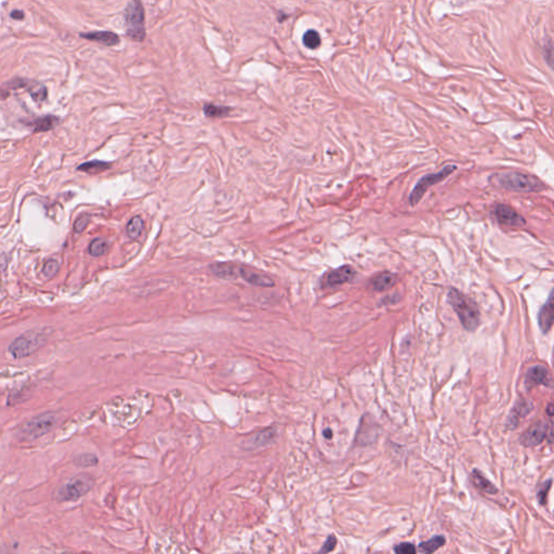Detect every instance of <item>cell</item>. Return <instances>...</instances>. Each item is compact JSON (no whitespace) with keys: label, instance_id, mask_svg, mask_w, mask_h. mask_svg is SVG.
I'll return each instance as SVG.
<instances>
[{"label":"cell","instance_id":"cell-15","mask_svg":"<svg viewBox=\"0 0 554 554\" xmlns=\"http://www.w3.org/2000/svg\"><path fill=\"white\" fill-rule=\"evenodd\" d=\"M209 270L211 274L217 276L218 279L225 280V281H233L238 277V270L239 266H236L232 263H214L210 264Z\"/></svg>","mask_w":554,"mask_h":554},{"label":"cell","instance_id":"cell-7","mask_svg":"<svg viewBox=\"0 0 554 554\" xmlns=\"http://www.w3.org/2000/svg\"><path fill=\"white\" fill-rule=\"evenodd\" d=\"M456 170H457V166L447 165L436 174H429V175H426L425 177H422L417 182V184L414 185L413 190L411 191L409 195L410 206L418 205V202L422 199L423 196H425V194L427 193V191L431 186L444 181L446 178H448L452 174H454Z\"/></svg>","mask_w":554,"mask_h":554},{"label":"cell","instance_id":"cell-16","mask_svg":"<svg viewBox=\"0 0 554 554\" xmlns=\"http://www.w3.org/2000/svg\"><path fill=\"white\" fill-rule=\"evenodd\" d=\"M539 328L543 333H547L552 328L553 324V291L550 292L548 301L540 308L538 314Z\"/></svg>","mask_w":554,"mask_h":554},{"label":"cell","instance_id":"cell-26","mask_svg":"<svg viewBox=\"0 0 554 554\" xmlns=\"http://www.w3.org/2000/svg\"><path fill=\"white\" fill-rule=\"evenodd\" d=\"M109 249V243L103 238H94L89 245V254L93 257H101Z\"/></svg>","mask_w":554,"mask_h":554},{"label":"cell","instance_id":"cell-22","mask_svg":"<svg viewBox=\"0 0 554 554\" xmlns=\"http://www.w3.org/2000/svg\"><path fill=\"white\" fill-rule=\"evenodd\" d=\"M110 167H111V164H109V162L101 161V160H91V161H87V162H84V164H81L77 168V170L84 171V172H87V174L95 175V174L102 172V171L108 170Z\"/></svg>","mask_w":554,"mask_h":554},{"label":"cell","instance_id":"cell-6","mask_svg":"<svg viewBox=\"0 0 554 554\" xmlns=\"http://www.w3.org/2000/svg\"><path fill=\"white\" fill-rule=\"evenodd\" d=\"M94 479L88 474H80L71 478L56 494L59 501H76L92 490Z\"/></svg>","mask_w":554,"mask_h":554},{"label":"cell","instance_id":"cell-34","mask_svg":"<svg viewBox=\"0 0 554 554\" xmlns=\"http://www.w3.org/2000/svg\"><path fill=\"white\" fill-rule=\"evenodd\" d=\"M11 18L14 19V20H23L24 19V13L21 10H14V11L11 12Z\"/></svg>","mask_w":554,"mask_h":554},{"label":"cell","instance_id":"cell-24","mask_svg":"<svg viewBox=\"0 0 554 554\" xmlns=\"http://www.w3.org/2000/svg\"><path fill=\"white\" fill-rule=\"evenodd\" d=\"M144 222L140 216H135L127 224V234L130 238H137L143 232Z\"/></svg>","mask_w":554,"mask_h":554},{"label":"cell","instance_id":"cell-11","mask_svg":"<svg viewBox=\"0 0 554 554\" xmlns=\"http://www.w3.org/2000/svg\"><path fill=\"white\" fill-rule=\"evenodd\" d=\"M494 215L500 224L512 226V227H521L526 224L525 219L518 215L516 211L507 206V205H497L494 210Z\"/></svg>","mask_w":554,"mask_h":554},{"label":"cell","instance_id":"cell-13","mask_svg":"<svg viewBox=\"0 0 554 554\" xmlns=\"http://www.w3.org/2000/svg\"><path fill=\"white\" fill-rule=\"evenodd\" d=\"M238 277H240V279L245 281L246 283L252 285V286H257V287L268 288V287H273L275 285L273 280H271L268 276L260 274V273H256L245 266H239Z\"/></svg>","mask_w":554,"mask_h":554},{"label":"cell","instance_id":"cell-17","mask_svg":"<svg viewBox=\"0 0 554 554\" xmlns=\"http://www.w3.org/2000/svg\"><path fill=\"white\" fill-rule=\"evenodd\" d=\"M396 275L390 272H384L378 274L376 277H373L371 281V286L373 290L376 291H386L394 286L396 284Z\"/></svg>","mask_w":554,"mask_h":554},{"label":"cell","instance_id":"cell-35","mask_svg":"<svg viewBox=\"0 0 554 554\" xmlns=\"http://www.w3.org/2000/svg\"><path fill=\"white\" fill-rule=\"evenodd\" d=\"M331 430L330 429H326L324 430V436L327 437V438H330L331 437Z\"/></svg>","mask_w":554,"mask_h":554},{"label":"cell","instance_id":"cell-29","mask_svg":"<svg viewBox=\"0 0 554 554\" xmlns=\"http://www.w3.org/2000/svg\"><path fill=\"white\" fill-rule=\"evenodd\" d=\"M59 268H60L59 263L56 262L55 260H49V261H47L44 265L43 273L47 279H52V277L55 276L56 273L59 272Z\"/></svg>","mask_w":554,"mask_h":554},{"label":"cell","instance_id":"cell-18","mask_svg":"<svg viewBox=\"0 0 554 554\" xmlns=\"http://www.w3.org/2000/svg\"><path fill=\"white\" fill-rule=\"evenodd\" d=\"M532 409H533V406H532L531 403L522 401V400L518 401V403L514 406V408H513V410L510 413L509 421H508L509 428L510 429H515L517 427L518 420L521 418L525 417L527 413H529L532 411Z\"/></svg>","mask_w":554,"mask_h":554},{"label":"cell","instance_id":"cell-31","mask_svg":"<svg viewBox=\"0 0 554 554\" xmlns=\"http://www.w3.org/2000/svg\"><path fill=\"white\" fill-rule=\"evenodd\" d=\"M417 549L414 545L409 542H402L394 547V552L400 554H414Z\"/></svg>","mask_w":554,"mask_h":554},{"label":"cell","instance_id":"cell-30","mask_svg":"<svg viewBox=\"0 0 554 554\" xmlns=\"http://www.w3.org/2000/svg\"><path fill=\"white\" fill-rule=\"evenodd\" d=\"M551 484H552V479L545 480V482L542 483L541 486L539 487L538 492H537V498H538L540 504H542V506L547 503V497L551 488Z\"/></svg>","mask_w":554,"mask_h":554},{"label":"cell","instance_id":"cell-3","mask_svg":"<svg viewBox=\"0 0 554 554\" xmlns=\"http://www.w3.org/2000/svg\"><path fill=\"white\" fill-rule=\"evenodd\" d=\"M127 36L137 43L145 39V13L141 0H130L125 11Z\"/></svg>","mask_w":554,"mask_h":554},{"label":"cell","instance_id":"cell-12","mask_svg":"<svg viewBox=\"0 0 554 554\" xmlns=\"http://www.w3.org/2000/svg\"><path fill=\"white\" fill-rule=\"evenodd\" d=\"M525 386L527 389L538 386L552 388V378L549 370L542 365H535L533 367L528 368L525 376Z\"/></svg>","mask_w":554,"mask_h":554},{"label":"cell","instance_id":"cell-25","mask_svg":"<svg viewBox=\"0 0 554 554\" xmlns=\"http://www.w3.org/2000/svg\"><path fill=\"white\" fill-rule=\"evenodd\" d=\"M231 109L227 107H219L215 104H206L203 107V113L209 118H223L229 115Z\"/></svg>","mask_w":554,"mask_h":554},{"label":"cell","instance_id":"cell-9","mask_svg":"<svg viewBox=\"0 0 554 554\" xmlns=\"http://www.w3.org/2000/svg\"><path fill=\"white\" fill-rule=\"evenodd\" d=\"M277 438V431L275 428L265 429L259 431L257 433L250 435L245 442H244V448L247 451L260 449V448L267 447L273 444Z\"/></svg>","mask_w":554,"mask_h":554},{"label":"cell","instance_id":"cell-19","mask_svg":"<svg viewBox=\"0 0 554 554\" xmlns=\"http://www.w3.org/2000/svg\"><path fill=\"white\" fill-rule=\"evenodd\" d=\"M472 479H473L474 485L478 488L479 491H482L486 494H491V495H494L498 492L497 487L491 482L490 479L486 478L482 472L478 470H473V472H472Z\"/></svg>","mask_w":554,"mask_h":554},{"label":"cell","instance_id":"cell-33","mask_svg":"<svg viewBox=\"0 0 554 554\" xmlns=\"http://www.w3.org/2000/svg\"><path fill=\"white\" fill-rule=\"evenodd\" d=\"M89 224V217L87 216H81L77 219V221L75 222V225H74V229L77 233H81L84 232V230L87 227V225Z\"/></svg>","mask_w":554,"mask_h":554},{"label":"cell","instance_id":"cell-20","mask_svg":"<svg viewBox=\"0 0 554 554\" xmlns=\"http://www.w3.org/2000/svg\"><path fill=\"white\" fill-rule=\"evenodd\" d=\"M445 542H446L445 537L442 536V535H437V536L432 537L431 539H429L427 541L420 542L419 547H418V551L421 552V553H426V554L433 553V552L437 551L439 548H442L443 545L445 544Z\"/></svg>","mask_w":554,"mask_h":554},{"label":"cell","instance_id":"cell-8","mask_svg":"<svg viewBox=\"0 0 554 554\" xmlns=\"http://www.w3.org/2000/svg\"><path fill=\"white\" fill-rule=\"evenodd\" d=\"M355 276L356 272L352 266L342 265L326 274L324 277V286L330 288L341 286V285L353 281Z\"/></svg>","mask_w":554,"mask_h":554},{"label":"cell","instance_id":"cell-14","mask_svg":"<svg viewBox=\"0 0 554 554\" xmlns=\"http://www.w3.org/2000/svg\"><path fill=\"white\" fill-rule=\"evenodd\" d=\"M80 37L87 40H91V42L99 43L104 46H109V47L116 46L120 42V38L117 34H115V32L113 31H108V30L81 32Z\"/></svg>","mask_w":554,"mask_h":554},{"label":"cell","instance_id":"cell-32","mask_svg":"<svg viewBox=\"0 0 554 554\" xmlns=\"http://www.w3.org/2000/svg\"><path fill=\"white\" fill-rule=\"evenodd\" d=\"M336 545H337V538H336V537L333 536V535H330V536H328L327 540L325 541V543H324V545H323V548L320 550V552H321V553H328V552H331V551L335 550Z\"/></svg>","mask_w":554,"mask_h":554},{"label":"cell","instance_id":"cell-2","mask_svg":"<svg viewBox=\"0 0 554 554\" xmlns=\"http://www.w3.org/2000/svg\"><path fill=\"white\" fill-rule=\"evenodd\" d=\"M492 180L502 189L518 193L540 192L547 187L540 179L518 171H504L496 174L492 177Z\"/></svg>","mask_w":554,"mask_h":554},{"label":"cell","instance_id":"cell-28","mask_svg":"<svg viewBox=\"0 0 554 554\" xmlns=\"http://www.w3.org/2000/svg\"><path fill=\"white\" fill-rule=\"evenodd\" d=\"M75 463L79 467H92L97 463V458L91 454H84L76 458Z\"/></svg>","mask_w":554,"mask_h":554},{"label":"cell","instance_id":"cell-27","mask_svg":"<svg viewBox=\"0 0 554 554\" xmlns=\"http://www.w3.org/2000/svg\"><path fill=\"white\" fill-rule=\"evenodd\" d=\"M321 43L322 40H321L320 34L316 30L308 29L307 31H305V34L303 35V44L306 48L314 50V49L319 48L321 46Z\"/></svg>","mask_w":554,"mask_h":554},{"label":"cell","instance_id":"cell-21","mask_svg":"<svg viewBox=\"0 0 554 554\" xmlns=\"http://www.w3.org/2000/svg\"><path fill=\"white\" fill-rule=\"evenodd\" d=\"M59 123H60V119L58 117L48 115V116L40 117L34 120L32 126H34L35 132H42V131H48V130L53 129Z\"/></svg>","mask_w":554,"mask_h":554},{"label":"cell","instance_id":"cell-36","mask_svg":"<svg viewBox=\"0 0 554 554\" xmlns=\"http://www.w3.org/2000/svg\"><path fill=\"white\" fill-rule=\"evenodd\" d=\"M548 413H549V417L552 418V416H553V406H552V404H549V407H548Z\"/></svg>","mask_w":554,"mask_h":554},{"label":"cell","instance_id":"cell-1","mask_svg":"<svg viewBox=\"0 0 554 554\" xmlns=\"http://www.w3.org/2000/svg\"><path fill=\"white\" fill-rule=\"evenodd\" d=\"M447 302L451 304L458 319L468 331H475L480 324L479 309L473 300L456 288H451L447 293Z\"/></svg>","mask_w":554,"mask_h":554},{"label":"cell","instance_id":"cell-23","mask_svg":"<svg viewBox=\"0 0 554 554\" xmlns=\"http://www.w3.org/2000/svg\"><path fill=\"white\" fill-rule=\"evenodd\" d=\"M26 88L31 96V99L35 102L40 103L47 99L48 90L44 85L36 83V81H28Z\"/></svg>","mask_w":554,"mask_h":554},{"label":"cell","instance_id":"cell-4","mask_svg":"<svg viewBox=\"0 0 554 554\" xmlns=\"http://www.w3.org/2000/svg\"><path fill=\"white\" fill-rule=\"evenodd\" d=\"M46 343L44 332L29 330L16 338L9 347V352L14 358H23L35 353Z\"/></svg>","mask_w":554,"mask_h":554},{"label":"cell","instance_id":"cell-5","mask_svg":"<svg viewBox=\"0 0 554 554\" xmlns=\"http://www.w3.org/2000/svg\"><path fill=\"white\" fill-rule=\"evenodd\" d=\"M56 421H58V416L52 412L37 416V417L26 422L20 429L18 435L21 439H26V441L37 439L40 436L47 434L49 431H51L54 428Z\"/></svg>","mask_w":554,"mask_h":554},{"label":"cell","instance_id":"cell-10","mask_svg":"<svg viewBox=\"0 0 554 554\" xmlns=\"http://www.w3.org/2000/svg\"><path fill=\"white\" fill-rule=\"evenodd\" d=\"M549 426L547 422L538 421L533 427L529 428L525 433L520 437V443L525 447H534L543 442V439L547 437Z\"/></svg>","mask_w":554,"mask_h":554}]
</instances>
